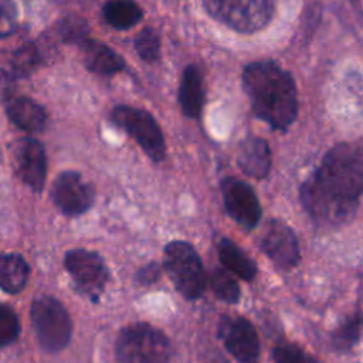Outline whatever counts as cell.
<instances>
[{
  "label": "cell",
  "instance_id": "8",
  "mask_svg": "<svg viewBox=\"0 0 363 363\" xmlns=\"http://www.w3.org/2000/svg\"><path fill=\"white\" fill-rule=\"evenodd\" d=\"M64 265L77 289L96 301L109 278L104 258L95 251L75 248L65 254Z\"/></svg>",
  "mask_w": 363,
  "mask_h": 363
},
{
  "label": "cell",
  "instance_id": "5",
  "mask_svg": "<svg viewBox=\"0 0 363 363\" xmlns=\"http://www.w3.org/2000/svg\"><path fill=\"white\" fill-rule=\"evenodd\" d=\"M30 318L35 337L45 352H60L71 340L72 322L60 301L41 295L31 303Z\"/></svg>",
  "mask_w": 363,
  "mask_h": 363
},
{
  "label": "cell",
  "instance_id": "21",
  "mask_svg": "<svg viewBox=\"0 0 363 363\" xmlns=\"http://www.w3.org/2000/svg\"><path fill=\"white\" fill-rule=\"evenodd\" d=\"M214 295L225 303H237L240 299V286L227 269L216 268L210 278Z\"/></svg>",
  "mask_w": 363,
  "mask_h": 363
},
{
  "label": "cell",
  "instance_id": "20",
  "mask_svg": "<svg viewBox=\"0 0 363 363\" xmlns=\"http://www.w3.org/2000/svg\"><path fill=\"white\" fill-rule=\"evenodd\" d=\"M105 21L116 30H128L142 18V10L133 0H108L102 7Z\"/></svg>",
  "mask_w": 363,
  "mask_h": 363
},
{
  "label": "cell",
  "instance_id": "11",
  "mask_svg": "<svg viewBox=\"0 0 363 363\" xmlns=\"http://www.w3.org/2000/svg\"><path fill=\"white\" fill-rule=\"evenodd\" d=\"M218 337L240 363H258L259 339L252 323L241 316H223Z\"/></svg>",
  "mask_w": 363,
  "mask_h": 363
},
{
  "label": "cell",
  "instance_id": "17",
  "mask_svg": "<svg viewBox=\"0 0 363 363\" xmlns=\"http://www.w3.org/2000/svg\"><path fill=\"white\" fill-rule=\"evenodd\" d=\"M9 119L20 129L27 132H40L47 122V113L41 105L27 96H18L7 105Z\"/></svg>",
  "mask_w": 363,
  "mask_h": 363
},
{
  "label": "cell",
  "instance_id": "4",
  "mask_svg": "<svg viewBox=\"0 0 363 363\" xmlns=\"http://www.w3.org/2000/svg\"><path fill=\"white\" fill-rule=\"evenodd\" d=\"M163 267L174 288L186 299H199L206 288L204 267L197 251L186 241H172L163 254Z\"/></svg>",
  "mask_w": 363,
  "mask_h": 363
},
{
  "label": "cell",
  "instance_id": "3",
  "mask_svg": "<svg viewBox=\"0 0 363 363\" xmlns=\"http://www.w3.org/2000/svg\"><path fill=\"white\" fill-rule=\"evenodd\" d=\"M119 363H167L170 342L167 336L149 323H133L123 328L115 343Z\"/></svg>",
  "mask_w": 363,
  "mask_h": 363
},
{
  "label": "cell",
  "instance_id": "6",
  "mask_svg": "<svg viewBox=\"0 0 363 363\" xmlns=\"http://www.w3.org/2000/svg\"><path fill=\"white\" fill-rule=\"evenodd\" d=\"M206 11L238 33H255L274 16L275 0H201Z\"/></svg>",
  "mask_w": 363,
  "mask_h": 363
},
{
  "label": "cell",
  "instance_id": "18",
  "mask_svg": "<svg viewBox=\"0 0 363 363\" xmlns=\"http://www.w3.org/2000/svg\"><path fill=\"white\" fill-rule=\"evenodd\" d=\"M218 258L224 268L244 281H252L257 275L255 262L230 238H223L218 242Z\"/></svg>",
  "mask_w": 363,
  "mask_h": 363
},
{
  "label": "cell",
  "instance_id": "12",
  "mask_svg": "<svg viewBox=\"0 0 363 363\" xmlns=\"http://www.w3.org/2000/svg\"><path fill=\"white\" fill-rule=\"evenodd\" d=\"M13 166L20 180L31 190H43L47 176V156L44 146L37 139L23 138L13 145Z\"/></svg>",
  "mask_w": 363,
  "mask_h": 363
},
{
  "label": "cell",
  "instance_id": "23",
  "mask_svg": "<svg viewBox=\"0 0 363 363\" xmlns=\"http://www.w3.org/2000/svg\"><path fill=\"white\" fill-rule=\"evenodd\" d=\"M362 326V318L359 315L347 318L335 332L332 333V342L336 349L347 350L350 349L359 339Z\"/></svg>",
  "mask_w": 363,
  "mask_h": 363
},
{
  "label": "cell",
  "instance_id": "2",
  "mask_svg": "<svg viewBox=\"0 0 363 363\" xmlns=\"http://www.w3.org/2000/svg\"><path fill=\"white\" fill-rule=\"evenodd\" d=\"M242 88L252 112L272 129L286 130L298 115L292 75L274 61H255L242 71Z\"/></svg>",
  "mask_w": 363,
  "mask_h": 363
},
{
  "label": "cell",
  "instance_id": "16",
  "mask_svg": "<svg viewBox=\"0 0 363 363\" xmlns=\"http://www.w3.org/2000/svg\"><path fill=\"white\" fill-rule=\"evenodd\" d=\"M179 102L182 112L187 118H199L204 104L203 77L197 65L190 64L182 74L179 88Z\"/></svg>",
  "mask_w": 363,
  "mask_h": 363
},
{
  "label": "cell",
  "instance_id": "28",
  "mask_svg": "<svg viewBox=\"0 0 363 363\" xmlns=\"http://www.w3.org/2000/svg\"><path fill=\"white\" fill-rule=\"evenodd\" d=\"M160 277V268L156 262H150L140 268L136 274V279L142 285H150Z\"/></svg>",
  "mask_w": 363,
  "mask_h": 363
},
{
  "label": "cell",
  "instance_id": "7",
  "mask_svg": "<svg viewBox=\"0 0 363 363\" xmlns=\"http://www.w3.org/2000/svg\"><path fill=\"white\" fill-rule=\"evenodd\" d=\"M112 122L130 135L143 152L155 162L166 156V143L156 119L145 109L119 105L111 113Z\"/></svg>",
  "mask_w": 363,
  "mask_h": 363
},
{
  "label": "cell",
  "instance_id": "9",
  "mask_svg": "<svg viewBox=\"0 0 363 363\" xmlns=\"http://www.w3.org/2000/svg\"><path fill=\"white\" fill-rule=\"evenodd\" d=\"M221 193L228 216L245 230L258 225L262 210L252 187L241 179L225 177L221 182Z\"/></svg>",
  "mask_w": 363,
  "mask_h": 363
},
{
  "label": "cell",
  "instance_id": "22",
  "mask_svg": "<svg viewBox=\"0 0 363 363\" xmlns=\"http://www.w3.org/2000/svg\"><path fill=\"white\" fill-rule=\"evenodd\" d=\"M41 61L38 50L34 44H24L17 48L10 60V71L14 77H23L30 74Z\"/></svg>",
  "mask_w": 363,
  "mask_h": 363
},
{
  "label": "cell",
  "instance_id": "13",
  "mask_svg": "<svg viewBox=\"0 0 363 363\" xmlns=\"http://www.w3.org/2000/svg\"><path fill=\"white\" fill-rule=\"evenodd\" d=\"M261 250L281 269H291L298 265L301 252L295 233L279 220L268 221L261 235Z\"/></svg>",
  "mask_w": 363,
  "mask_h": 363
},
{
  "label": "cell",
  "instance_id": "26",
  "mask_svg": "<svg viewBox=\"0 0 363 363\" xmlns=\"http://www.w3.org/2000/svg\"><path fill=\"white\" fill-rule=\"evenodd\" d=\"M58 33L61 34V38L67 43H75L81 44L85 38H88V27L84 20L81 18H72L68 17L62 20L58 26Z\"/></svg>",
  "mask_w": 363,
  "mask_h": 363
},
{
  "label": "cell",
  "instance_id": "14",
  "mask_svg": "<svg viewBox=\"0 0 363 363\" xmlns=\"http://www.w3.org/2000/svg\"><path fill=\"white\" fill-rule=\"evenodd\" d=\"M237 163L242 173L254 179H264L271 170V149L257 136H248L238 147Z\"/></svg>",
  "mask_w": 363,
  "mask_h": 363
},
{
  "label": "cell",
  "instance_id": "27",
  "mask_svg": "<svg viewBox=\"0 0 363 363\" xmlns=\"http://www.w3.org/2000/svg\"><path fill=\"white\" fill-rule=\"evenodd\" d=\"M275 363H315L301 347L295 345H281L272 350Z\"/></svg>",
  "mask_w": 363,
  "mask_h": 363
},
{
  "label": "cell",
  "instance_id": "25",
  "mask_svg": "<svg viewBox=\"0 0 363 363\" xmlns=\"http://www.w3.org/2000/svg\"><path fill=\"white\" fill-rule=\"evenodd\" d=\"M20 333V322L16 312L9 305L0 306V345L13 343Z\"/></svg>",
  "mask_w": 363,
  "mask_h": 363
},
{
  "label": "cell",
  "instance_id": "15",
  "mask_svg": "<svg viewBox=\"0 0 363 363\" xmlns=\"http://www.w3.org/2000/svg\"><path fill=\"white\" fill-rule=\"evenodd\" d=\"M79 47L82 50L86 68L95 74L112 75L125 68L123 58L111 47L98 40L85 38Z\"/></svg>",
  "mask_w": 363,
  "mask_h": 363
},
{
  "label": "cell",
  "instance_id": "24",
  "mask_svg": "<svg viewBox=\"0 0 363 363\" xmlns=\"http://www.w3.org/2000/svg\"><path fill=\"white\" fill-rule=\"evenodd\" d=\"M135 48L139 57L146 62H155L159 60L160 55V40L157 33L146 27L135 38Z\"/></svg>",
  "mask_w": 363,
  "mask_h": 363
},
{
  "label": "cell",
  "instance_id": "19",
  "mask_svg": "<svg viewBox=\"0 0 363 363\" xmlns=\"http://www.w3.org/2000/svg\"><path fill=\"white\" fill-rule=\"evenodd\" d=\"M28 265L18 254H6L0 264V284L4 292L18 294L28 279Z\"/></svg>",
  "mask_w": 363,
  "mask_h": 363
},
{
  "label": "cell",
  "instance_id": "10",
  "mask_svg": "<svg viewBox=\"0 0 363 363\" xmlns=\"http://www.w3.org/2000/svg\"><path fill=\"white\" fill-rule=\"evenodd\" d=\"M54 204L65 216H79L88 211L95 200L94 187L74 170L60 173L51 187Z\"/></svg>",
  "mask_w": 363,
  "mask_h": 363
},
{
  "label": "cell",
  "instance_id": "1",
  "mask_svg": "<svg viewBox=\"0 0 363 363\" xmlns=\"http://www.w3.org/2000/svg\"><path fill=\"white\" fill-rule=\"evenodd\" d=\"M362 194L363 139L342 142L328 150L299 189L303 208L322 227H339L353 220Z\"/></svg>",
  "mask_w": 363,
  "mask_h": 363
}]
</instances>
